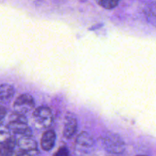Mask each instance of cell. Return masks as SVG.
<instances>
[{"instance_id":"6da1fadb","label":"cell","mask_w":156,"mask_h":156,"mask_svg":"<svg viewBox=\"0 0 156 156\" xmlns=\"http://www.w3.org/2000/svg\"><path fill=\"white\" fill-rule=\"evenodd\" d=\"M33 117L37 124L42 128H48L53 123L51 111L47 107H39L33 113Z\"/></svg>"},{"instance_id":"7a4b0ae2","label":"cell","mask_w":156,"mask_h":156,"mask_svg":"<svg viewBox=\"0 0 156 156\" xmlns=\"http://www.w3.org/2000/svg\"><path fill=\"white\" fill-rule=\"evenodd\" d=\"M103 144L108 152L114 154H120L124 151L125 145L118 135L112 134L107 136L103 140Z\"/></svg>"},{"instance_id":"3957f363","label":"cell","mask_w":156,"mask_h":156,"mask_svg":"<svg viewBox=\"0 0 156 156\" xmlns=\"http://www.w3.org/2000/svg\"><path fill=\"white\" fill-rule=\"evenodd\" d=\"M35 106V102L31 95L24 94L20 95L15 100L13 108L15 112L24 114L31 111Z\"/></svg>"},{"instance_id":"277c9868","label":"cell","mask_w":156,"mask_h":156,"mask_svg":"<svg viewBox=\"0 0 156 156\" xmlns=\"http://www.w3.org/2000/svg\"><path fill=\"white\" fill-rule=\"evenodd\" d=\"M16 146L19 150L27 152L31 156L37 153V145L35 140L30 138V136H22L17 140Z\"/></svg>"},{"instance_id":"5b68a950","label":"cell","mask_w":156,"mask_h":156,"mask_svg":"<svg viewBox=\"0 0 156 156\" xmlns=\"http://www.w3.org/2000/svg\"><path fill=\"white\" fill-rule=\"evenodd\" d=\"M8 129L12 131L14 133L19 134L22 136H31V129L27 126V123H24V122L10 121L8 124Z\"/></svg>"},{"instance_id":"8992f818","label":"cell","mask_w":156,"mask_h":156,"mask_svg":"<svg viewBox=\"0 0 156 156\" xmlns=\"http://www.w3.org/2000/svg\"><path fill=\"white\" fill-rule=\"evenodd\" d=\"M78 123L76 117L73 115H68L66 118L63 136L67 139H70L76 134L77 131Z\"/></svg>"},{"instance_id":"52a82bcc","label":"cell","mask_w":156,"mask_h":156,"mask_svg":"<svg viewBox=\"0 0 156 156\" xmlns=\"http://www.w3.org/2000/svg\"><path fill=\"white\" fill-rule=\"evenodd\" d=\"M17 140L14 137L5 140L0 145V156H11L15 152Z\"/></svg>"},{"instance_id":"ba28073f","label":"cell","mask_w":156,"mask_h":156,"mask_svg":"<svg viewBox=\"0 0 156 156\" xmlns=\"http://www.w3.org/2000/svg\"><path fill=\"white\" fill-rule=\"evenodd\" d=\"M56 133L53 130H47L44 133L41 138V145L44 151H50L55 146Z\"/></svg>"},{"instance_id":"9c48e42d","label":"cell","mask_w":156,"mask_h":156,"mask_svg":"<svg viewBox=\"0 0 156 156\" xmlns=\"http://www.w3.org/2000/svg\"><path fill=\"white\" fill-rule=\"evenodd\" d=\"M15 94V89L13 86L8 84L0 85V101L8 102L11 101Z\"/></svg>"},{"instance_id":"30bf717a","label":"cell","mask_w":156,"mask_h":156,"mask_svg":"<svg viewBox=\"0 0 156 156\" xmlns=\"http://www.w3.org/2000/svg\"><path fill=\"white\" fill-rule=\"evenodd\" d=\"M76 143L79 146L89 148L94 145V140L89 133L87 132H82L78 135Z\"/></svg>"},{"instance_id":"8fae6325","label":"cell","mask_w":156,"mask_h":156,"mask_svg":"<svg viewBox=\"0 0 156 156\" xmlns=\"http://www.w3.org/2000/svg\"><path fill=\"white\" fill-rule=\"evenodd\" d=\"M96 2L105 9H112L117 7L120 0H95Z\"/></svg>"},{"instance_id":"7c38bea8","label":"cell","mask_w":156,"mask_h":156,"mask_svg":"<svg viewBox=\"0 0 156 156\" xmlns=\"http://www.w3.org/2000/svg\"><path fill=\"white\" fill-rule=\"evenodd\" d=\"M10 121L24 122V123H27V119L24 117V114L15 112L14 114H12V115H11Z\"/></svg>"},{"instance_id":"4fadbf2b","label":"cell","mask_w":156,"mask_h":156,"mask_svg":"<svg viewBox=\"0 0 156 156\" xmlns=\"http://www.w3.org/2000/svg\"><path fill=\"white\" fill-rule=\"evenodd\" d=\"M69 152L68 149L66 146H62L58 149L57 152L54 154L53 156H69Z\"/></svg>"},{"instance_id":"5bb4252c","label":"cell","mask_w":156,"mask_h":156,"mask_svg":"<svg viewBox=\"0 0 156 156\" xmlns=\"http://www.w3.org/2000/svg\"><path fill=\"white\" fill-rule=\"evenodd\" d=\"M6 114H7V111H6L5 108L2 106H0V124L5 117Z\"/></svg>"},{"instance_id":"9a60e30c","label":"cell","mask_w":156,"mask_h":156,"mask_svg":"<svg viewBox=\"0 0 156 156\" xmlns=\"http://www.w3.org/2000/svg\"><path fill=\"white\" fill-rule=\"evenodd\" d=\"M11 156H31V155H30L29 153H27V152H23V151L19 150V149H18V151H15V152H14V153Z\"/></svg>"},{"instance_id":"2e32d148","label":"cell","mask_w":156,"mask_h":156,"mask_svg":"<svg viewBox=\"0 0 156 156\" xmlns=\"http://www.w3.org/2000/svg\"><path fill=\"white\" fill-rule=\"evenodd\" d=\"M136 156H148V155H136Z\"/></svg>"}]
</instances>
